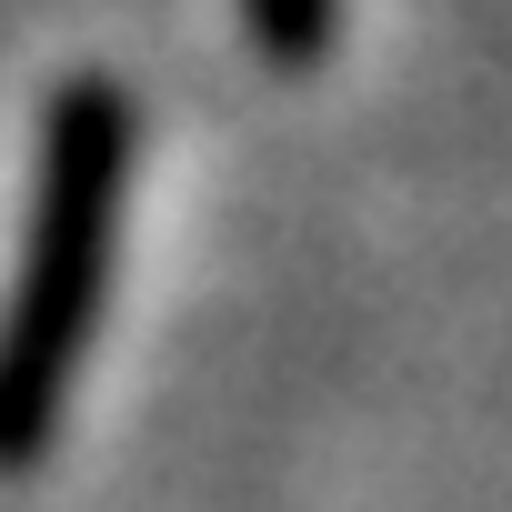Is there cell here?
I'll use <instances>...</instances> for the list:
<instances>
[{"instance_id":"1","label":"cell","mask_w":512,"mask_h":512,"mask_svg":"<svg viewBox=\"0 0 512 512\" xmlns=\"http://www.w3.org/2000/svg\"><path fill=\"white\" fill-rule=\"evenodd\" d=\"M131 161H141V101L111 71H71L41 111L31 211L11 251V292H0V472H41L61 442V412L81 392L121 272Z\"/></svg>"},{"instance_id":"2","label":"cell","mask_w":512,"mask_h":512,"mask_svg":"<svg viewBox=\"0 0 512 512\" xmlns=\"http://www.w3.org/2000/svg\"><path fill=\"white\" fill-rule=\"evenodd\" d=\"M241 41L272 71H322L342 41V0H241Z\"/></svg>"}]
</instances>
